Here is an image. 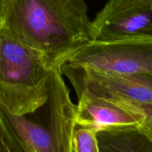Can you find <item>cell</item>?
Masks as SVG:
<instances>
[{"label": "cell", "mask_w": 152, "mask_h": 152, "mask_svg": "<svg viewBox=\"0 0 152 152\" xmlns=\"http://www.w3.org/2000/svg\"><path fill=\"white\" fill-rule=\"evenodd\" d=\"M74 152H99L96 133L77 126L73 137Z\"/></svg>", "instance_id": "obj_9"}, {"label": "cell", "mask_w": 152, "mask_h": 152, "mask_svg": "<svg viewBox=\"0 0 152 152\" xmlns=\"http://www.w3.org/2000/svg\"><path fill=\"white\" fill-rule=\"evenodd\" d=\"M62 74L69 80L76 93L86 91L99 97L122 102L152 104V76L118 74L63 63Z\"/></svg>", "instance_id": "obj_5"}, {"label": "cell", "mask_w": 152, "mask_h": 152, "mask_svg": "<svg viewBox=\"0 0 152 152\" xmlns=\"http://www.w3.org/2000/svg\"><path fill=\"white\" fill-rule=\"evenodd\" d=\"M63 63L114 74L152 76V38L108 43L91 42Z\"/></svg>", "instance_id": "obj_3"}, {"label": "cell", "mask_w": 152, "mask_h": 152, "mask_svg": "<svg viewBox=\"0 0 152 152\" xmlns=\"http://www.w3.org/2000/svg\"><path fill=\"white\" fill-rule=\"evenodd\" d=\"M52 69L41 53L18 41L0 25V82L32 87Z\"/></svg>", "instance_id": "obj_6"}, {"label": "cell", "mask_w": 152, "mask_h": 152, "mask_svg": "<svg viewBox=\"0 0 152 152\" xmlns=\"http://www.w3.org/2000/svg\"><path fill=\"white\" fill-rule=\"evenodd\" d=\"M0 152H26L0 110Z\"/></svg>", "instance_id": "obj_10"}, {"label": "cell", "mask_w": 152, "mask_h": 152, "mask_svg": "<svg viewBox=\"0 0 152 152\" xmlns=\"http://www.w3.org/2000/svg\"><path fill=\"white\" fill-rule=\"evenodd\" d=\"M130 103L134 104L145 114V120L142 124V126L152 135V104H139L134 102H130Z\"/></svg>", "instance_id": "obj_11"}, {"label": "cell", "mask_w": 152, "mask_h": 152, "mask_svg": "<svg viewBox=\"0 0 152 152\" xmlns=\"http://www.w3.org/2000/svg\"><path fill=\"white\" fill-rule=\"evenodd\" d=\"M77 126L94 132L129 126H142L143 112L130 102L99 97L83 91L77 94Z\"/></svg>", "instance_id": "obj_7"}, {"label": "cell", "mask_w": 152, "mask_h": 152, "mask_svg": "<svg viewBox=\"0 0 152 152\" xmlns=\"http://www.w3.org/2000/svg\"><path fill=\"white\" fill-rule=\"evenodd\" d=\"M91 42L152 38V0H108L91 22Z\"/></svg>", "instance_id": "obj_4"}, {"label": "cell", "mask_w": 152, "mask_h": 152, "mask_svg": "<svg viewBox=\"0 0 152 152\" xmlns=\"http://www.w3.org/2000/svg\"><path fill=\"white\" fill-rule=\"evenodd\" d=\"M60 67L32 87L0 82V110L26 152H74L77 105Z\"/></svg>", "instance_id": "obj_1"}, {"label": "cell", "mask_w": 152, "mask_h": 152, "mask_svg": "<svg viewBox=\"0 0 152 152\" xmlns=\"http://www.w3.org/2000/svg\"><path fill=\"white\" fill-rule=\"evenodd\" d=\"M6 0H0V25H1V17H2L3 10H4V4H5Z\"/></svg>", "instance_id": "obj_12"}, {"label": "cell", "mask_w": 152, "mask_h": 152, "mask_svg": "<svg viewBox=\"0 0 152 152\" xmlns=\"http://www.w3.org/2000/svg\"><path fill=\"white\" fill-rule=\"evenodd\" d=\"M96 137L99 152H152V135L142 126L105 129Z\"/></svg>", "instance_id": "obj_8"}, {"label": "cell", "mask_w": 152, "mask_h": 152, "mask_svg": "<svg viewBox=\"0 0 152 152\" xmlns=\"http://www.w3.org/2000/svg\"><path fill=\"white\" fill-rule=\"evenodd\" d=\"M84 0H6L1 25L52 68L91 42Z\"/></svg>", "instance_id": "obj_2"}]
</instances>
